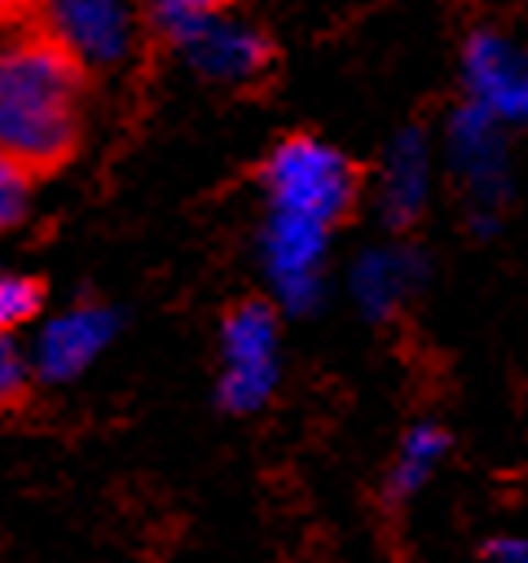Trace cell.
<instances>
[{"instance_id": "5b68a950", "label": "cell", "mask_w": 528, "mask_h": 563, "mask_svg": "<svg viewBox=\"0 0 528 563\" xmlns=\"http://www.w3.org/2000/svg\"><path fill=\"white\" fill-rule=\"evenodd\" d=\"M462 79L475 110L497 123H528V48L497 31H475L462 48Z\"/></svg>"}, {"instance_id": "7a4b0ae2", "label": "cell", "mask_w": 528, "mask_h": 563, "mask_svg": "<svg viewBox=\"0 0 528 563\" xmlns=\"http://www.w3.org/2000/svg\"><path fill=\"white\" fill-rule=\"evenodd\" d=\"M268 211L304 216L334 229L356 198V167L317 136H286L260 167Z\"/></svg>"}, {"instance_id": "9a60e30c", "label": "cell", "mask_w": 528, "mask_h": 563, "mask_svg": "<svg viewBox=\"0 0 528 563\" xmlns=\"http://www.w3.org/2000/svg\"><path fill=\"white\" fill-rule=\"evenodd\" d=\"M26 194H31V180H26V167L13 163L9 154H0V233H9L22 211H26Z\"/></svg>"}, {"instance_id": "30bf717a", "label": "cell", "mask_w": 528, "mask_h": 563, "mask_svg": "<svg viewBox=\"0 0 528 563\" xmlns=\"http://www.w3.org/2000/svg\"><path fill=\"white\" fill-rule=\"evenodd\" d=\"M422 260L409 246H374L352 264V295L365 317H392L418 286Z\"/></svg>"}, {"instance_id": "5bb4252c", "label": "cell", "mask_w": 528, "mask_h": 563, "mask_svg": "<svg viewBox=\"0 0 528 563\" xmlns=\"http://www.w3.org/2000/svg\"><path fill=\"white\" fill-rule=\"evenodd\" d=\"M145 9H150V18L176 40V35H185L189 26H198L202 18L224 13V0H145Z\"/></svg>"}, {"instance_id": "6da1fadb", "label": "cell", "mask_w": 528, "mask_h": 563, "mask_svg": "<svg viewBox=\"0 0 528 563\" xmlns=\"http://www.w3.org/2000/svg\"><path fill=\"white\" fill-rule=\"evenodd\" d=\"M79 62L53 35H0V154L26 172L66 158L79 136Z\"/></svg>"}, {"instance_id": "2e32d148", "label": "cell", "mask_w": 528, "mask_h": 563, "mask_svg": "<svg viewBox=\"0 0 528 563\" xmlns=\"http://www.w3.org/2000/svg\"><path fill=\"white\" fill-rule=\"evenodd\" d=\"M26 387V352L18 347L13 334H0V405L18 400Z\"/></svg>"}, {"instance_id": "277c9868", "label": "cell", "mask_w": 528, "mask_h": 563, "mask_svg": "<svg viewBox=\"0 0 528 563\" xmlns=\"http://www.w3.org/2000/svg\"><path fill=\"white\" fill-rule=\"evenodd\" d=\"M326 242L330 229L304 216L268 211L260 229V260L264 277L273 286L277 308L286 312H312L321 299V268H326Z\"/></svg>"}, {"instance_id": "7c38bea8", "label": "cell", "mask_w": 528, "mask_h": 563, "mask_svg": "<svg viewBox=\"0 0 528 563\" xmlns=\"http://www.w3.org/2000/svg\"><path fill=\"white\" fill-rule=\"evenodd\" d=\"M444 449H449V435H444L440 427H431V422H418V427L400 440V453H396V462H392V475H387L392 497L418 493V488L431 479V471L440 466Z\"/></svg>"}, {"instance_id": "ba28073f", "label": "cell", "mask_w": 528, "mask_h": 563, "mask_svg": "<svg viewBox=\"0 0 528 563\" xmlns=\"http://www.w3.org/2000/svg\"><path fill=\"white\" fill-rule=\"evenodd\" d=\"M114 312L101 303H75L53 312L35 334V374L44 383L79 378L114 339Z\"/></svg>"}, {"instance_id": "3957f363", "label": "cell", "mask_w": 528, "mask_h": 563, "mask_svg": "<svg viewBox=\"0 0 528 563\" xmlns=\"http://www.w3.org/2000/svg\"><path fill=\"white\" fill-rule=\"evenodd\" d=\"M277 387V312L260 299L238 303L220 325V405L255 413Z\"/></svg>"}, {"instance_id": "52a82bcc", "label": "cell", "mask_w": 528, "mask_h": 563, "mask_svg": "<svg viewBox=\"0 0 528 563\" xmlns=\"http://www.w3.org/2000/svg\"><path fill=\"white\" fill-rule=\"evenodd\" d=\"M176 48L185 53V62L202 79L229 84V88L260 79L264 66H268L264 35L255 26H246V22H238V18H224V13L202 18L198 26H189L185 35H176Z\"/></svg>"}, {"instance_id": "8fae6325", "label": "cell", "mask_w": 528, "mask_h": 563, "mask_svg": "<svg viewBox=\"0 0 528 563\" xmlns=\"http://www.w3.org/2000/svg\"><path fill=\"white\" fill-rule=\"evenodd\" d=\"M427 185H431V154L427 141L418 132H405L392 141L387 163H383V180H378V202L383 216L392 224H409L422 202H427Z\"/></svg>"}, {"instance_id": "9c48e42d", "label": "cell", "mask_w": 528, "mask_h": 563, "mask_svg": "<svg viewBox=\"0 0 528 563\" xmlns=\"http://www.w3.org/2000/svg\"><path fill=\"white\" fill-rule=\"evenodd\" d=\"M449 163L458 180L471 189L475 207L488 211L506 194V145H502V123L471 101L449 119Z\"/></svg>"}, {"instance_id": "8992f818", "label": "cell", "mask_w": 528, "mask_h": 563, "mask_svg": "<svg viewBox=\"0 0 528 563\" xmlns=\"http://www.w3.org/2000/svg\"><path fill=\"white\" fill-rule=\"evenodd\" d=\"M44 22L79 66H114L132 48L128 0H44Z\"/></svg>"}, {"instance_id": "4fadbf2b", "label": "cell", "mask_w": 528, "mask_h": 563, "mask_svg": "<svg viewBox=\"0 0 528 563\" xmlns=\"http://www.w3.org/2000/svg\"><path fill=\"white\" fill-rule=\"evenodd\" d=\"M44 303V290L31 273L0 264V334H13L18 325H26Z\"/></svg>"}, {"instance_id": "e0dca14e", "label": "cell", "mask_w": 528, "mask_h": 563, "mask_svg": "<svg viewBox=\"0 0 528 563\" xmlns=\"http://www.w3.org/2000/svg\"><path fill=\"white\" fill-rule=\"evenodd\" d=\"M488 563H528V537H502L488 545Z\"/></svg>"}]
</instances>
